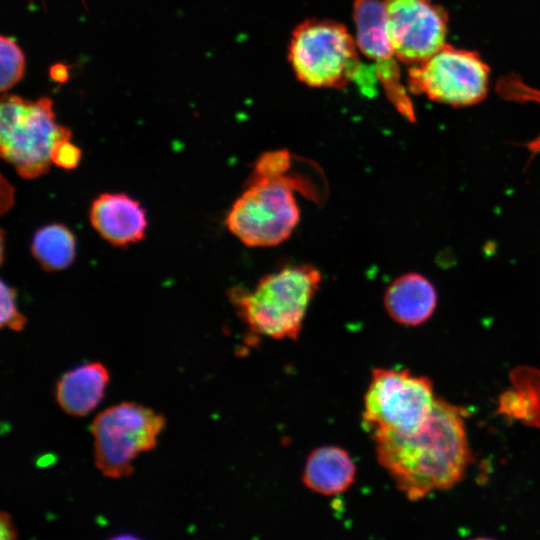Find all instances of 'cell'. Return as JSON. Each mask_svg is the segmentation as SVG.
<instances>
[{
    "instance_id": "obj_2",
    "label": "cell",
    "mask_w": 540,
    "mask_h": 540,
    "mask_svg": "<svg viewBox=\"0 0 540 540\" xmlns=\"http://www.w3.org/2000/svg\"><path fill=\"white\" fill-rule=\"evenodd\" d=\"M321 280L319 269L302 263L263 276L253 289L233 287L228 295L249 332L294 340Z\"/></svg>"
},
{
    "instance_id": "obj_10",
    "label": "cell",
    "mask_w": 540,
    "mask_h": 540,
    "mask_svg": "<svg viewBox=\"0 0 540 540\" xmlns=\"http://www.w3.org/2000/svg\"><path fill=\"white\" fill-rule=\"evenodd\" d=\"M355 40L359 51L374 61L376 79L398 113L415 122L414 106L409 90L401 81L399 60L387 32L383 1L354 0L352 10Z\"/></svg>"
},
{
    "instance_id": "obj_17",
    "label": "cell",
    "mask_w": 540,
    "mask_h": 540,
    "mask_svg": "<svg viewBox=\"0 0 540 540\" xmlns=\"http://www.w3.org/2000/svg\"><path fill=\"white\" fill-rule=\"evenodd\" d=\"M1 314L0 325L13 331H21L25 324V316L18 310L16 304V290L1 281Z\"/></svg>"
},
{
    "instance_id": "obj_8",
    "label": "cell",
    "mask_w": 540,
    "mask_h": 540,
    "mask_svg": "<svg viewBox=\"0 0 540 540\" xmlns=\"http://www.w3.org/2000/svg\"><path fill=\"white\" fill-rule=\"evenodd\" d=\"M410 93L451 107L483 101L489 91L490 68L479 53L445 44L425 61L408 69Z\"/></svg>"
},
{
    "instance_id": "obj_4",
    "label": "cell",
    "mask_w": 540,
    "mask_h": 540,
    "mask_svg": "<svg viewBox=\"0 0 540 540\" xmlns=\"http://www.w3.org/2000/svg\"><path fill=\"white\" fill-rule=\"evenodd\" d=\"M355 37L330 19H306L291 34L288 61L296 78L313 88L341 89L363 71Z\"/></svg>"
},
{
    "instance_id": "obj_7",
    "label": "cell",
    "mask_w": 540,
    "mask_h": 540,
    "mask_svg": "<svg viewBox=\"0 0 540 540\" xmlns=\"http://www.w3.org/2000/svg\"><path fill=\"white\" fill-rule=\"evenodd\" d=\"M164 427L162 414L140 404L123 402L105 409L91 425L96 467L109 478L129 476L132 461L155 448Z\"/></svg>"
},
{
    "instance_id": "obj_18",
    "label": "cell",
    "mask_w": 540,
    "mask_h": 540,
    "mask_svg": "<svg viewBox=\"0 0 540 540\" xmlns=\"http://www.w3.org/2000/svg\"><path fill=\"white\" fill-rule=\"evenodd\" d=\"M80 160L81 150L72 143L71 138L59 140L52 148L51 162L62 169H75Z\"/></svg>"
},
{
    "instance_id": "obj_15",
    "label": "cell",
    "mask_w": 540,
    "mask_h": 540,
    "mask_svg": "<svg viewBox=\"0 0 540 540\" xmlns=\"http://www.w3.org/2000/svg\"><path fill=\"white\" fill-rule=\"evenodd\" d=\"M31 253L41 268L53 272L68 268L76 256V239L65 225L51 223L38 229L31 242Z\"/></svg>"
},
{
    "instance_id": "obj_9",
    "label": "cell",
    "mask_w": 540,
    "mask_h": 540,
    "mask_svg": "<svg viewBox=\"0 0 540 540\" xmlns=\"http://www.w3.org/2000/svg\"><path fill=\"white\" fill-rule=\"evenodd\" d=\"M388 36L398 60L419 64L446 44L447 11L432 0H383Z\"/></svg>"
},
{
    "instance_id": "obj_3",
    "label": "cell",
    "mask_w": 540,
    "mask_h": 540,
    "mask_svg": "<svg viewBox=\"0 0 540 540\" xmlns=\"http://www.w3.org/2000/svg\"><path fill=\"white\" fill-rule=\"evenodd\" d=\"M294 189L304 190V185L288 171L274 176L249 175L246 189L226 216L227 229L249 247L283 243L300 220Z\"/></svg>"
},
{
    "instance_id": "obj_12",
    "label": "cell",
    "mask_w": 540,
    "mask_h": 540,
    "mask_svg": "<svg viewBox=\"0 0 540 540\" xmlns=\"http://www.w3.org/2000/svg\"><path fill=\"white\" fill-rule=\"evenodd\" d=\"M437 291L432 282L416 272L394 279L384 294L388 315L397 323L417 326L426 322L437 306Z\"/></svg>"
},
{
    "instance_id": "obj_1",
    "label": "cell",
    "mask_w": 540,
    "mask_h": 540,
    "mask_svg": "<svg viewBox=\"0 0 540 540\" xmlns=\"http://www.w3.org/2000/svg\"><path fill=\"white\" fill-rule=\"evenodd\" d=\"M465 411L436 398L425 423L410 434L372 436L379 464L409 500L460 482L471 462Z\"/></svg>"
},
{
    "instance_id": "obj_16",
    "label": "cell",
    "mask_w": 540,
    "mask_h": 540,
    "mask_svg": "<svg viewBox=\"0 0 540 540\" xmlns=\"http://www.w3.org/2000/svg\"><path fill=\"white\" fill-rule=\"evenodd\" d=\"M0 50V91L4 94L22 79L25 71V56L19 45L5 35L0 37Z\"/></svg>"
},
{
    "instance_id": "obj_22",
    "label": "cell",
    "mask_w": 540,
    "mask_h": 540,
    "mask_svg": "<svg viewBox=\"0 0 540 540\" xmlns=\"http://www.w3.org/2000/svg\"><path fill=\"white\" fill-rule=\"evenodd\" d=\"M34 0H30V3H33ZM83 4L85 5V0H82Z\"/></svg>"
},
{
    "instance_id": "obj_21",
    "label": "cell",
    "mask_w": 540,
    "mask_h": 540,
    "mask_svg": "<svg viewBox=\"0 0 540 540\" xmlns=\"http://www.w3.org/2000/svg\"><path fill=\"white\" fill-rule=\"evenodd\" d=\"M527 148L532 152V156L540 153V137L527 144Z\"/></svg>"
},
{
    "instance_id": "obj_14",
    "label": "cell",
    "mask_w": 540,
    "mask_h": 540,
    "mask_svg": "<svg viewBox=\"0 0 540 540\" xmlns=\"http://www.w3.org/2000/svg\"><path fill=\"white\" fill-rule=\"evenodd\" d=\"M355 475V464L346 451L325 446L314 450L307 458L303 483L313 492L333 496L347 491Z\"/></svg>"
},
{
    "instance_id": "obj_11",
    "label": "cell",
    "mask_w": 540,
    "mask_h": 540,
    "mask_svg": "<svg viewBox=\"0 0 540 540\" xmlns=\"http://www.w3.org/2000/svg\"><path fill=\"white\" fill-rule=\"evenodd\" d=\"M92 227L108 243L124 247L142 240L147 229L146 211L124 193H103L91 204Z\"/></svg>"
},
{
    "instance_id": "obj_19",
    "label": "cell",
    "mask_w": 540,
    "mask_h": 540,
    "mask_svg": "<svg viewBox=\"0 0 540 540\" xmlns=\"http://www.w3.org/2000/svg\"><path fill=\"white\" fill-rule=\"evenodd\" d=\"M17 538V531L13 525L10 515L2 511L0 514V539L14 540Z\"/></svg>"
},
{
    "instance_id": "obj_6",
    "label": "cell",
    "mask_w": 540,
    "mask_h": 540,
    "mask_svg": "<svg viewBox=\"0 0 540 540\" xmlns=\"http://www.w3.org/2000/svg\"><path fill=\"white\" fill-rule=\"evenodd\" d=\"M435 400L428 378L377 368L364 397L362 424L371 436L410 434L425 423Z\"/></svg>"
},
{
    "instance_id": "obj_20",
    "label": "cell",
    "mask_w": 540,
    "mask_h": 540,
    "mask_svg": "<svg viewBox=\"0 0 540 540\" xmlns=\"http://www.w3.org/2000/svg\"><path fill=\"white\" fill-rule=\"evenodd\" d=\"M68 75V68L63 64H56L50 69V76L56 82H65L68 79Z\"/></svg>"
},
{
    "instance_id": "obj_5",
    "label": "cell",
    "mask_w": 540,
    "mask_h": 540,
    "mask_svg": "<svg viewBox=\"0 0 540 540\" xmlns=\"http://www.w3.org/2000/svg\"><path fill=\"white\" fill-rule=\"evenodd\" d=\"M72 132L56 121L53 101L4 93L0 103V153L24 179L48 172L53 146Z\"/></svg>"
},
{
    "instance_id": "obj_13",
    "label": "cell",
    "mask_w": 540,
    "mask_h": 540,
    "mask_svg": "<svg viewBox=\"0 0 540 540\" xmlns=\"http://www.w3.org/2000/svg\"><path fill=\"white\" fill-rule=\"evenodd\" d=\"M109 373L100 362L78 366L59 379L56 399L59 406L72 416L90 413L103 399Z\"/></svg>"
}]
</instances>
